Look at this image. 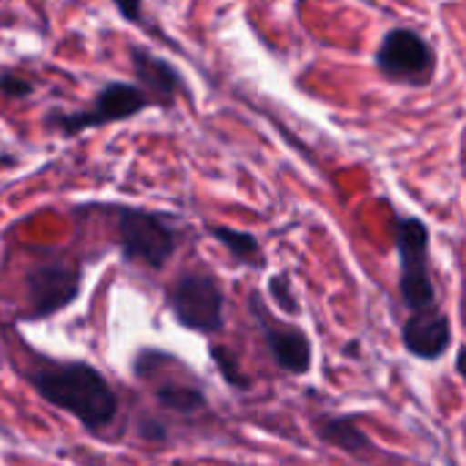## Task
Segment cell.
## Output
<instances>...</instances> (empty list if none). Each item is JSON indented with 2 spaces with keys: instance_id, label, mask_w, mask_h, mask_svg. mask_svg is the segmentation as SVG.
<instances>
[{
  "instance_id": "cell-14",
  "label": "cell",
  "mask_w": 466,
  "mask_h": 466,
  "mask_svg": "<svg viewBox=\"0 0 466 466\" xmlns=\"http://www.w3.org/2000/svg\"><path fill=\"white\" fill-rule=\"evenodd\" d=\"M34 91H36L34 80L23 77L20 72H0V94H4V96L20 102V99L34 96Z\"/></svg>"
},
{
  "instance_id": "cell-5",
  "label": "cell",
  "mask_w": 466,
  "mask_h": 466,
  "mask_svg": "<svg viewBox=\"0 0 466 466\" xmlns=\"http://www.w3.org/2000/svg\"><path fill=\"white\" fill-rule=\"evenodd\" d=\"M222 289L211 275L189 272L170 289V310L176 321L192 332H219L222 329Z\"/></svg>"
},
{
  "instance_id": "cell-18",
  "label": "cell",
  "mask_w": 466,
  "mask_h": 466,
  "mask_svg": "<svg viewBox=\"0 0 466 466\" xmlns=\"http://www.w3.org/2000/svg\"><path fill=\"white\" fill-rule=\"evenodd\" d=\"M458 373L463 376V381H466V346L458 351Z\"/></svg>"
},
{
  "instance_id": "cell-16",
  "label": "cell",
  "mask_w": 466,
  "mask_h": 466,
  "mask_svg": "<svg viewBox=\"0 0 466 466\" xmlns=\"http://www.w3.org/2000/svg\"><path fill=\"white\" fill-rule=\"evenodd\" d=\"M269 294H272V299H275L286 313H297V310H299V305H297V299H294V294H291V283H289L283 275H278V278L269 280Z\"/></svg>"
},
{
  "instance_id": "cell-6",
  "label": "cell",
  "mask_w": 466,
  "mask_h": 466,
  "mask_svg": "<svg viewBox=\"0 0 466 466\" xmlns=\"http://www.w3.org/2000/svg\"><path fill=\"white\" fill-rule=\"evenodd\" d=\"M83 289V269L69 267L61 261L53 264H36L25 272V297H28V319L42 321L61 310H66L72 302H77Z\"/></svg>"
},
{
  "instance_id": "cell-2",
  "label": "cell",
  "mask_w": 466,
  "mask_h": 466,
  "mask_svg": "<svg viewBox=\"0 0 466 466\" xmlns=\"http://www.w3.org/2000/svg\"><path fill=\"white\" fill-rule=\"evenodd\" d=\"M154 99L137 83H107L99 88V94L94 96V102L88 107L75 110V113H58V110L50 113L47 127L61 132L64 137H75L86 129H96V127H107V124L135 118Z\"/></svg>"
},
{
  "instance_id": "cell-9",
  "label": "cell",
  "mask_w": 466,
  "mask_h": 466,
  "mask_svg": "<svg viewBox=\"0 0 466 466\" xmlns=\"http://www.w3.org/2000/svg\"><path fill=\"white\" fill-rule=\"evenodd\" d=\"M132 66H135V77L137 86H143V91L159 102V105H170L173 96L181 88V77L178 72L159 56L148 53L146 47H132Z\"/></svg>"
},
{
  "instance_id": "cell-17",
  "label": "cell",
  "mask_w": 466,
  "mask_h": 466,
  "mask_svg": "<svg viewBox=\"0 0 466 466\" xmlns=\"http://www.w3.org/2000/svg\"><path fill=\"white\" fill-rule=\"evenodd\" d=\"M113 6L129 23H140L143 20V0H113Z\"/></svg>"
},
{
  "instance_id": "cell-13",
  "label": "cell",
  "mask_w": 466,
  "mask_h": 466,
  "mask_svg": "<svg viewBox=\"0 0 466 466\" xmlns=\"http://www.w3.org/2000/svg\"><path fill=\"white\" fill-rule=\"evenodd\" d=\"M157 400L181 414H192V411L203 409V403H206V398L192 387H162L157 392Z\"/></svg>"
},
{
  "instance_id": "cell-1",
  "label": "cell",
  "mask_w": 466,
  "mask_h": 466,
  "mask_svg": "<svg viewBox=\"0 0 466 466\" xmlns=\"http://www.w3.org/2000/svg\"><path fill=\"white\" fill-rule=\"evenodd\" d=\"M31 381L50 406L77 417L88 431L110 425L118 411L113 387L88 362H53L36 370Z\"/></svg>"
},
{
  "instance_id": "cell-4",
  "label": "cell",
  "mask_w": 466,
  "mask_h": 466,
  "mask_svg": "<svg viewBox=\"0 0 466 466\" xmlns=\"http://www.w3.org/2000/svg\"><path fill=\"white\" fill-rule=\"evenodd\" d=\"M118 211V245L121 256L148 269H162L176 253V233L151 211L121 206Z\"/></svg>"
},
{
  "instance_id": "cell-3",
  "label": "cell",
  "mask_w": 466,
  "mask_h": 466,
  "mask_svg": "<svg viewBox=\"0 0 466 466\" xmlns=\"http://www.w3.org/2000/svg\"><path fill=\"white\" fill-rule=\"evenodd\" d=\"M395 250L400 261V297L411 313L436 308V289L428 261V228L422 219H400L395 230Z\"/></svg>"
},
{
  "instance_id": "cell-12",
  "label": "cell",
  "mask_w": 466,
  "mask_h": 466,
  "mask_svg": "<svg viewBox=\"0 0 466 466\" xmlns=\"http://www.w3.org/2000/svg\"><path fill=\"white\" fill-rule=\"evenodd\" d=\"M211 237L237 258V261H245V264H261V245L253 233H245V230H237V228H211Z\"/></svg>"
},
{
  "instance_id": "cell-10",
  "label": "cell",
  "mask_w": 466,
  "mask_h": 466,
  "mask_svg": "<svg viewBox=\"0 0 466 466\" xmlns=\"http://www.w3.org/2000/svg\"><path fill=\"white\" fill-rule=\"evenodd\" d=\"M261 324H264V335H267V343H269V351H272L275 362L289 373H297V376L308 373V368H310V343H308V338L299 329H280V327L267 324L264 319H261Z\"/></svg>"
},
{
  "instance_id": "cell-11",
  "label": "cell",
  "mask_w": 466,
  "mask_h": 466,
  "mask_svg": "<svg viewBox=\"0 0 466 466\" xmlns=\"http://www.w3.org/2000/svg\"><path fill=\"white\" fill-rule=\"evenodd\" d=\"M316 428H319V436L327 444L340 447L346 452H360V450H368L370 447V439L349 417H324V420L316 422Z\"/></svg>"
},
{
  "instance_id": "cell-7",
  "label": "cell",
  "mask_w": 466,
  "mask_h": 466,
  "mask_svg": "<svg viewBox=\"0 0 466 466\" xmlns=\"http://www.w3.org/2000/svg\"><path fill=\"white\" fill-rule=\"evenodd\" d=\"M376 64L381 75L392 80L420 83V80H428V75L433 72V53L425 45V39H420L414 31L395 28L384 36L376 53Z\"/></svg>"
},
{
  "instance_id": "cell-15",
  "label": "cell",
  "mask_w": 466,
  "mask_h": 466,
  "mask_svg": "<svg viewBox=\"0 0 466 466\" xmlns=\"http://www.w3.org/2000/svg\"><path fill=\"white\" fill-rule=\"evenodd\" d=\"M214 354V362L219 365V370H222V376H225V381H230V384H237L239 390H248V379L237 370V360L230 357V351H225V349H214L211 351Z\"/></svg>"
},
{
  "instance_id": "cell-8",
  "label": "cell",
  "mask_w": 466,
  "mask_h": 466,
  "mask_svg": "<svg viewBox=\"0 0 466 466\" xmlns=\"http://www.w3.org/2000/svg\"><path fill=\"white\" fill-rule=\"evenodd\" d=\"M450 321L436 310H417L403 324V346L420 360H436L450 349Z\"/></svg>"
}]
</instances>
